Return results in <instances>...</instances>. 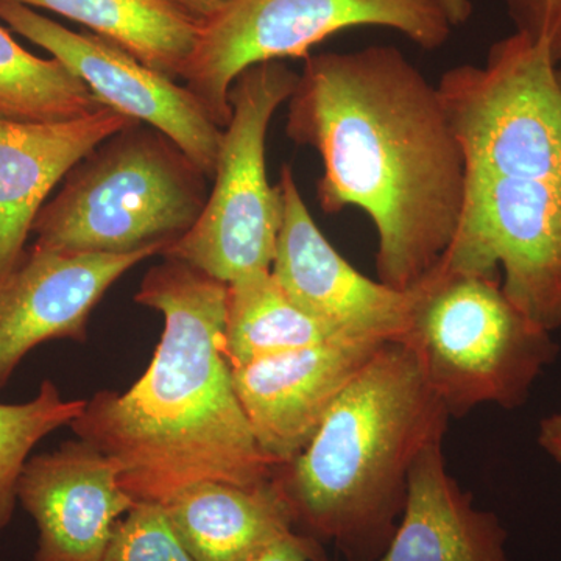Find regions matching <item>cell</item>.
Listing matches in <instances>:
<instances>
[{"instance_id": "cell-7", "label": "cell", "mask_w": 561, "mask_h": 561, "mask_svg": "<svg viewBox=\"0 0 561 561\" xmlns=\"http://www.w3.org/2000/svg\"><path fill=\"white\" fill-rule=\"evenodd\" d=\"M437 88L467 173L561 181V83L545 41L515 32Z\"/></svg>"}, {"instance_id": "cell-4", "label": "cell", "mask_w": 561, "mask_h": 561, "mask_svg": "<svg viewBox=\"0 0 561 561\" xmlns=\"http://www.w3.org/2000/svg\"><path fill=\"white\" fill-rule=\"evenodd\" d=\"M206 179L164 133L135 122L70 169L33 221L35 245L66 253L154 250L162 256L201 219Z\"/></svg>"}, {"instance_id": "cell-27", "label": "cell", "mask_w": 561, "mask_h": 561, "mask_svg": "<svg viewBox=\"0 0 561 561\" xmlns=\"http://www.w3.org/2000/svg\"><path fill=\"white\" fill-rule=\"evenodd\" d=\"M440 3L453 27H459L470 20L474 9L472 0H440Z\"/></svg>"}, {"instance_id": "cell-22", "label": "cell", "mask_w": 561, "mask_h": 561, "mask_svg": "<svg viewBox=\"0 0 561 561\" xmlns=\"http://www.w3.org/2000/svg\"><path fill=\"white\" fill-rule=\"evenodd\" d=\"M103 561H195L157 502H138L114 527Z\"/></svg>"}, {"instance_id": "cell-8", "label": "cell", "mask_w": 561, "mask_h": 561, "mask_svg": "<svg viewBox=\"0 0 561 561\" xmlns=\"http://www.w3.org/2000/svg\"><path fill=\"white\" fill-rule=\"evenodd\" d=\"M353 27L390 28L424 50L453 32L440 0H238L203 25L183 73L186 88L220 128L231 121V84L251 66L309 57L321 41Z\"/></svg>"}, {"instance_id": "cell-1", "label": "cell", "mask_w": 561, "mask_h": 561, "mask_svg": "<svg viewBox=\"0 0 561 561\" xmlns=\"http://www.w3.org/2000/svg\"><path fill=\"white\" fill-rule=\"evenodd\" d=\"M286 133L320 154L321 209L370 217L379 280L415 287L451 245L467 194V161L438 88L394 46L309 55Z\"/></svg>"}, {"instance_id": "cell-19", "label": "cell", "mask_w": 561, "mask_h": 561, "mask_svg": "<svg viewBox=\"0 0 561 561\" xmlns=\"http://www.w3.org/2000/svg\"><path fill=\"white\" fill-rule=\"evenodd\" d=\"M337 332L287 297L271 272L228 284L224 346L231 367L317 345Z\"/></svg>"}, {"instance_id": "cell-2", "label": "cell", "mask_w": 561, "mask_h": 561, "mask_svg": "<svg viewBox=\"0 0 561 561\" xmlns=\"http://www.w3.org/2000/svg\"><path fill=\"white\" fill-rule=\"evenodd\" d=\"M228 284L164 257L135 301L164 317L146 373L124 393L101 390L70 423L119 467L136 502L164 504L192 483L257 485L276 465L257 445L225 354Z\"/></svg>"}, {"instance_id": "cell-18", "label": "cell", "mask_w": 561, "mask_h": 561, "mask_svg": "<svg viewBox=\"0 0 561 561\" xmlns=\"http://www.w3.org/2000/svg\"><path fill=\"white\" fill-rule=\"evenodd\" d=\"M54 11L119 44L151 69L183 79L202 25L169 0H9Z\"/></svg>"}, {"instance_id": "cell-11", "label": "cell", "mask_w": 561, "mask_h": 561, "mask_svg": "<svg viewBox=\"0 0 561 561\" xmlns=\"http://www.w3.org/2000/svg\"><path fill=\"white\" fill-rule=\"evenodd\" d=\"M276 186L280 227L272 275L287 297L337 334L402 341L415 289H393L357 272L317 227L290 165H284Z\"/></svg>"}, {"instance_id": "cell-12", "label": "cell", "mask_w": 561, "mask_h": 561, "mask_svg": "<svg viewBox=\"0 0 561 561\" xmlns=\"http://www.w3.org/2000/svg\"><path fill=\"white\" fill-rule=\"evenodd\" d=\"M157 254L66 253L36 245L25 250L0 280V391L41 343L87 342L91 313L106 290Z\"/></svg>"}, {"instance_id": "cell-13", "label": "cell", "mask_w": 561, "mask_h": 561, "mask_svg": "<svg viewBox=\"0 0 561 561\" xmlns=\"http://www.w3.org/2000/svg\"><path fill=\"white\" fill-rule=\"evenodd\" d=\"M386 342L335 335L232 368L236 393L262 453L275 465L295 459L339 394Z\"/></svg>"}, {"instance_id": "cell-23", "label": "cell", "mask_w": 561, "mask_h": 561, "mask_svg": "<svg viewBox=\"0 0 561 561\" xmlns=\"http://www.w3.org/2000/svg\"><path fill=\"white\" fill-rule=\"evenodd\" d=\"M516 32L545 41L557 65L561 62V0H505Z\"/></svg>"}, {"instance_id": "cell-24", "label": "cell", "mask_w": 561, "mask_h": 561, "mask_svg": "<svg viewBox=\"0 0 561 561\" xmlns=\"http://www.w3.org/2000/svg\"><path fill=\"white\" fill-rule=\"evenodd\" d=\"M254 561H328L323 546L300 534L276 542Z\"/></svg>"}, {"instance_id": "cell-5", "label": "cell", "mask_w": 561, "mask_h": 561, "mask_svg": "<svg viewBox=\"0 0 561 561\" xmlns=\"http://www.w3.org/2000/svg\"><path fill=\"white\" fill-rule=\"evenodd\" d=\"M409 343L451 419L482 404L519 408L556 360L551 332L524 316L497 276L437 264L415 287Z\"/></svg>"}, {"instance_id": "cell-17", "label": "cell", "mask_w": 561, "mask_h": 561, "mask_svg": "<svg viewBox=\"0 0 561 561\" xmlns=\"http://www.w3.org/2000/svg\"><path fill=\"white\" fill-rule=\"evenodd\" d=\"M161 505L195 561H254L297 534L273 476L251 486L192 483Z\"/></svg>"}, {"instance_id": "cell-10", "label": "cell", "mask_w": 561, "mask_h": 561, "mask_svg": "<svg viewBox=\"0 0 561 561\" xmlns=\"http://www.w3.org/2000/svg\"><path fill=\"white\" fill-rule=\"evenodd\" d=\"M0 21L49 51L103 106L164 133L208 179L214 176L224 128L186 87L151 69L119 44L95 33L70 31L31 7L0 0Z\"/></svg>"}, {"instance_id": "cell-3", "label": "cell", "mask_w": 561, "mask_h": 561, "mask_svg": "<svg viewBox=\"0 0 561 561\" xmlns=\"http://www.w3.org/2000/svg\"><path fill=\"white\" fill-rule=\"evenodd\" d=\"M449 419L412 346L383 343L309 445L275 467L295 531L334 545L346 561H379L400 524L413 463L443 442Z\"/></svg>"}, {"instance_id": "cell-9", "label": "cell", "mask_w": 561, "mask_h": 561, "mask_svg": "<svg viewBox=\"0 0 561 561\" xmlns=\"http://www.w3.org/2000/svg\"><path fill=\"white\" fill-rule=\"evenodd\" d=\"M438 264L497 276L508 300L542 330L561 328V181L467 173L451 245Z\"/></svg>"}, {"instance_id": "cell-14", "label": "cell", "mask_w": 561, "mask_h": 561, "mask_svg": "<svg viewBox=\"0 0 561 561\" xmlns=\"http://www.w3.org/2000/svg\"><path fill=\"white\" fill-rule=\"evenodd\" d=\"M119 467L91 443L69 440L32 456L18 502L38 529L35 561H103L114 527L138 502Z\"/></svg>"}, {"instance_id": "cell-28", "label": "cell", "mask_w": 561, "mask_h": 561, "mask_svg": "<svg viewBox=\"0 0 561 561\" xmlns=\"http://www.w3.org/2000/svg\"><path fill=\"white\" fill-rule=\"evenodd\" d=\"M559 79H560V83H561V69H559Z\"/></svg>"}, {"instance_id": "cell-26", "label": "cell", "mask_w": 561, "mask_h": 561, "mask_svg": "<svg viewBox=\"0 0 561 561\" xmlns=\"http://www.w3.org/2000/svg\"><path fill=\"white\" fill-rule=\"evenodd\" d=\"M538 443L557 463L561 465V412L541 421Z\"/></svg>"}, {"instance_id": "cell-20", "label": "cell", "mask_w": 561, "mask_h": 561, "mask_svg": "<svg viewBox=\"0 0 561 561\" xmlns=\"http://www.w3.org/2000/svg\"><path fill=\"white\" fill-rule=\"evenodd\" d=\"M101 108L90 88L62 62L36 57L0 25V119L55 124Z\"/></svg>"}, {"instance_id": "cell-16", "label": "cell", "mask_w": 561, "mask_h": 561, "mask_svg": "<svg viewBox=\"0 0 561 561\" xmlns=\"http://www.w3.org/2000/svg\"><path fill=\"white\" fill-rule=\"evenodd\" d=\"M442 446L413 463L400 524L379 561H508L507 530L449 474Z\"/></svg>"}, {"instance_id": "cell-25", "label": "cell", "mask_w": 561, "mask_h": 561, "mask_svg": "<svg viewBox=\"0 0 561 561\" xmlns=\"http://www.w3.org/2000/svg\"><path fill=\"white\" fill-rule=\"evenodd\" d=\"M169 2L203 27L219 18L238 0H169Z\"/></svg>"}, {"instance_id": "cell-6", "label": "cell", "mask_w": 561, "mask_h": 561, "mask_svg": "<svg viewBox=\"0 0 561 561\" xmlns=\"http://www.w3.org/2000/svg\"><path fill=\"white\" fill-rule=\"evenodd\" d=\"M300 73L280 60L243 70L231 84L214 186L201 219L162 253L231 284L271 272L280 227V195L265 169V139L276 110Z\"/></svg>"}, {"instance_id": "cell-21", "label": "cell", "mask_w": 561, "mask_h": 561, "mask_svg": "<svg viewBox=\"0 0 561 561\" xmlns=\"http://www.w3.org/2000/svg\"><path fill=\"white\" fill-rule=\"evenodd\" d=\"M87 400H66L50 379L21 404H0V534L18 504V485L33 448L60 427L70 426Z\"/></svg>"}, {"instance_id": "cell-15", "label": "cell", "mask_w": 561, "mask_h": 561, "mask_svg": "<svg viewBox=\"0 0 561 561\" xmlns=\"http://www.w3.org/2000/svg\"><path fill=\"white\" fill-rule=\"evenodd\" d=\"M131 124L106 106L55 124L0 119V280L25 253L33 221L51 190L99 144Z\"/></svg>"}]
</instances>
